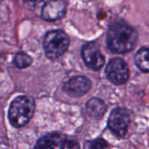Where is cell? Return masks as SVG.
Segmentation results:
<instances>
[{"label":"cell","instance_id":"14","mask_svg":"<svg viewBox=\"0 0 149 149\" xmlns=\"http://www.w3.org/2000/svg\"><path fill=\"white\" fill-rule=\"evenodd\" d=\"M60 149H80V145L74 140H65Z\"/></svg>","mask_w":149,"mask_h":149},{"label":"cell","instance_id":"4","mask_svg":"<svg viewBox=\"0 0 149 149\" xmlns=\"http://www.w3.org/2000/svg\"><path fill=\"white\" fill-rule=\"evenodd\" d=\"M81 55L86 65L93 71H99L105 64V57L101 52L100 46L96 42L83 45Z\"/></svg>","mask_w":149,"mask_h":149},{"label":"cell","instance_id":"12","mask_svg":"<svg viewBox=\"0 0 149 149\" xmlns=\"http://www.w3.org/2000/svg\"><path fill=\"white\" fill-rule=\"evenodd\" d=\"M13 63L17 68H25L31 65L32 63V58L25 52H20L16 54Z\"/></svg>","mask_w":149,"mask_h":149},{"label":"cell","instance_id":"13","mask_svg":"<svg viewBox=\"0 0 149 149\" xmlns=\"http://www.w3.org/2000/svg\"><path fill=\"white\" fill-rule=\"evenodd\" d=\"M108 144L102 138L86 141L83 146V149H108Z\"/></svg>","mask_w":149,"mask_h":149},{"label":"cell","instance_id":"9","mask_svg":"<svg viewBox=\"0 0 149 149\" xmlns=\"http://www.w3.org/2000/svg\"><path fill=\"white\" fill-rule=\"evenodd\" d=\"M65 140V136L61 133L48 134L37 141L34 149H55Z\"/></svg>","mask_w":149,"mask_h":149},{"label":"cell","instance_id":"7","mask_svg":"<svg viewBox=\"0 0 149 149\" xmlns=\"http://www.w3.org/2000/svg\"><path fill=\"white\" fill-rule=\"evenodd\" d=\"M91 88V82L90 80L83 76H77L70 79L64 83V91L71 97H80L84 95Z\"/></svg>","mask_w":149,"mask_h":149},{"label":"cell","instance_id":"3","mask_svg":"<svg viewBox=\"0 0 149 149\" xmlns=\"http://www.w3.org/2000/svg\"><path fill=\"white\" fill-rule=\"evenodd\" d=\"M70 39L67 33L62 30H53L48 31L43 39V48L47 58L57 59L68 49Z\"/></svg>","mask_w":149,"mask_h":149},{"label":"cell","instance_id":"10","mask_svg":"<svg viewBox=\"0 0 149 149\" xmlns=\"http://www.w3.org/2000/svg\"><path fill=\"white\" fill-rule=\"evenodd\" d=\"M86 112L91 118L94 119H99L102 117L106 111V105L101 99H90L86 105Z\"/></svg>","mask_w":149,"mask_h":149},{"label":"cell","instance_id":"11","mask_svg":"<svg viewBox=\"0 0 149 149\" xmlns=\"http://www.w3.org/2000/svg\"><path fill=\"white\" fill-rule=\"evenodd\" d=\"M134 63L143 72H149V49L142 47L134 55Z\"/></svg>","mask_w":149,"mask_h":149},{"label":"cell","instance_id":"1","mask_svg":"<svg viewBox=\"0 0 149 149\" xmlns=\"http://www.w3.org/2000/svg\"><path fill=\"white\" fill-rule=\"evenodd\" d=\"M137 38V32L134 28L123 20L115 21L109 26L107 46L112 53H127L134 49Z\"/></svg>","mask_w":149,"mask_h":149},{"label":"cell","instance_id":"5","mask_svg":"<svg viewBox=\"0 0 149 149\" xmlns=\"http://www.w3.org/2000/svg\"><path fill=\"white\" fill-rule=\"evenodd\" d=\"M107 78L113 84L119 85L127 81L129 71L125 61L120 58H115L109 61L105 68Z\"/></svg>","mask_w":149,"mask_h":149},{"label":"cell","instance_id":"2","mask_svg":"<svg viewBox=\"0 0 149 149\" xmlns=\"http://www.w3.org/2000/svg\"><path fill=\"white\" fill-rule=\"evenodd\" d=\"M34 111L35 102L32 97L18 96L10 103L8 111L9 121L14 127H21L32 119Z\"/></svg>","mask_w":149,"mask_h":149},{"label":"cell","instance_id":"6","mask_svg":"<svg viewBox=\"0 0 149 149\" xmlns=\"http://www.w3.org/2000/svg\"><path fill=\"white\" fill-rule=\"evenodd\" d=\"M130 122V115L124 108L118 107L114 109L108 119V126L112 132L118 136L126 135Z\"/></svg>","mask_w":149,"mask_h":149},{"label":"cell","instance_id":"8","mask_svg":"<svg viewBox=\"0 0 149 149\" xmlns=\"http://www.w3.org/2000/svg\"><path fill=\"white\" fill-rule=\"evenodd\" d=\"M67 10L66 3L63 1H48L44 4L41 15L47 21H54L61 18Z\"/></svg>","mask_w":149,"mask_h":149}]
</instances>
